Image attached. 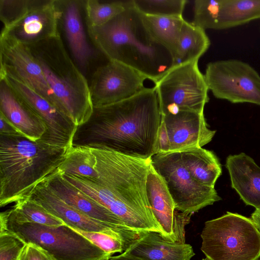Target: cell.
<instances>
[{
  "label": "cell",
  "instance_id": "cell-1",
  "mask_svg": "<svg viewBox=\"0 0 260 260\" xmlns=\"http://www.w3.org/2000/svg\"><path fill=\"white\" fill-rule=\"evenodd\" d=\"M162 119L154 87L111 105L93 108L91 116L77 126L72 146L111 150L148 159L157 153Z\"/></svg>",
  "mask_w": 260,
  "mask_h": 260
},
{
  "label": "cell",
  "instance_id": "cell-2",
  "mask_svg": "<svg viewBox=\"0 0 260 260\" xmlns=\"http://www.w3.org/2000/svg\"><path fill=\"white\" fill-rule=\"evenodd\" d=\"M91 150L96 158L95 169L99 179L69 174L63 175L64 178L132 230L161 234L147 194L151 158H140L104 149Z\"/></svg>",
  "mask_w": 260,
  "mask_h": 260
},
{
  "label": "cell",
  "instance_id": "cell-3",
  "mask_svg": "<svg viewBox=\"0 0 260 260\" xmlns=\"http://www.w3.org/2000/svg\"><path fill=\"white\" fill-rule=\"evenodd\" d=\"M87 27L92 41L107 59L134 69L154 83L175 66L172 54L150 34L133 0L106 24Z\"/></svg>",
  "mask_w": 260,
  "mask_h": 260
},
{
  "label": "cell",
  "instance_id": "cell-4",
  "mask_svg": "<svg viewBox=\"0 0 260 260\" xmlns=\"http://www.w3.org/2000/svg\"><path fill=\"white\" fill-rule=\"evenodd\" d=\"M71 148L0 135V206L28 197L57 171Z\"/></svg>",
  "mask_w": 260,
  "mask_h": 260
},
{
  "label": "cell",
  "instance_id": "cell-5",
  "mask_svg": "<svg viewBox=\"0 0 260 260\" xmlns=\"http://www.w3.org/2000/svg\"><path fill=\"white\" fill-rule=\"evenodd\" d=\"M28 47L62 112L77 126L87 122L93 111L89 84L69 56L60 37Z\"/></svg>",
  "mask_w": 260,
  "mask_h": 260
},
{
  "label": "cell",
  "instance_id": "cell-6",
  "mask_svg": "<svg viewBox=\"0 0 260 260\" xmlns=\"http://www.w3.org/2000/svg\"><path fill=\"white\" fill-rule=\"evenodd\" d=\"M201 249L210 260H254L260 255V231L254 221L227 212L207 221Z\"/></svg>",
  "mask_w": 260,
  "mask_h": 260
},
{
  "label": "cell",
  "instance_id": "cell-7",
  "mask_svg": "<svg viewBox=\"0 0 260 260\" xmlns=\"http://www.w3.org/2000/svg\"><path fill=\"white\" fill-rule=\"evenodd\" d=\"M5 230L14 233L26 244L39 246L52 260H102L111 257L66 224L48 226L18 223L0 215V231Z\"/></svg>",
  "mask_w": 260,
  "mask_h": 260
},
{
  "label": "cell",
  "instance_id": "cell-8",
  "mask_svg": "<svg viewBox=\"0 0 260 260\" xmlns=\"http://www.w3.org/2000/svg\"><path fill=\"white\" fill-rule=\"evenodd\" d=\"M154 84L161 115L180 111L204 113L209 100L198 61L175 66Z\"/></svg>",
  "mask_w": 260,
  "mask_h": 260
},
{
  "label": "cell",
  "instance_id": "cell-9",
  "mask_svg": "<svg viewBox=\"0 0 260 260\" xmlns=\"http://www.w3.org/2000/svg\"><path fill=\"white\" fill-rule=\"evenodd\" d=\"M151 165L164 180L175 209L187 215L198 212L221 199L214 187L196 180L184 166L179 151L158 152Z\"/></svg>",
  "mask_w": 260,
  "mask_h": 260
},
{
  "label": "cell",
  "instance_id": "cell-10",
  "mask_svg": "<svg viewBox=\"0 0 260 260\" xmlns=\"http://www.w3.org/2000/svg\"><path fill=\"white\" fill-rule=\"evenodd\" d=\"M204 75L216 98L260 106V75L247 63L237 59L210 62Z\"/></svg>",
  "mask_w": 260,
  "mask_h": 260
},
{
  "label": "cell",
  "instance_id": "cell-11",
  "mask_svg": "<svg viewBox=\"0 0 260 260\" xmlns=\"http://www.w3.org/2000/svg\"><path fill=\"white\" fill-rule=\"evenodd\" d=\"M0 80L5 81L43 121L47 132L41 139L67 148L72 147V140L77 126L71 120L2 65L0 68Z\"/></svg>",
  "mask_w": 260,
  "mask_h": 260
},
{
  "label": "cell",
  "instance_id": "cell-12",
  "mask_svg": "<svg viewBox=\"0 0 260 260\" xmlns=\"http://www.w3.org/2000/svg\"><path fill=\"white\" fill-rule=\"evenodd\" d=\"M147 79L134 69L110 60L94 71L89 85L93 108L115 104L137 94Z\"/></svg>",
  "mask_w": 260,
  "mask_h": 260
},
{
  "label": "cell",
  "instance_id": "cell-13",
  "mask_svg": "<svg viewBox=\"0 0 260 260\" xmlns=\"http://www.w3.org/2000/svg\"><path fill=\"white\" fill-rule=\"evenodd\" d=\"M61 18L59 1H31L25 12L2 31L29 46L60 37L58 25Z\"/></svg>",
  "mask_w": 260,
  "mask_h": 260
},
{
  "label": "cell",
  "instance_id": "cell-14",
  "mask_svg": "<svg viewBox=\"0 0 260 260\" xmlns=\"http://www.w3.org/2000/svg\"><path fill=\"white\" fill-rule=\"evenodd\" d=\"M0 61L1 65L13 73L62 113L29 47L3 31L0 36Z\"/></svg>",
  "mask_w": 260,
  "mask_h": 260
},
{
  "label": "cell",
  "instance_id": "cell-15",
  "mask_svg": "<svg viewBox=\"0 0 260 260\" xmlns=\"http://www.w3.org/2000/svg\"><path fill=\"white\" fill-rule=\"evenodd\" d=\"M28 197L41 204L50 213L73 229L119 237L130 245L141 233L121 230L88 217L59 199L44 181L34 188Z\"/></svg>",
  "mask_w": 260,
  "mask_h": 260
},
{
  "label": "cell",
  "instance_id": "cell-16",
  "mask_svg": "<svg viewBox=\"0 0 260 260\" xmlns=\"http://www.w3.org/2000/svg\"><path fill=\"white\" fill-rule=\"evenodd\" d=\"M147 198L161 235L172 241L184 242L185 215L178 213L173 200L161 176L150 165L146 182Z\"/></svg>",
  "mask_w": 260,
  "mask_h": 260
},
{
  "label": "cell",
  "instance_id": "cell-17",
  "mask_svg": "<svg viewBox=\"0 0 260 260\" xmlns=\"http://www.w3.org/2000/svg\"><path fill=\"white\" fill-rule=\"evenodd\" d=\"M161 115L169 134L170 151L202 147L211 141L216 133L209 128L204 113L180 111Z\"/></svg>",
  "mask_w": 260,
  "mask_h": 260
},
{
  "label": "cell",
  "instance_id": "cell-18",
  "mask_svg": "<svg viewBox=\"0 0 260 260\" xmlns=\"http://www.w3.org/2000/svg\"><path fill=\"white\" fill-rule=\"evenodd\" d=\"M44 182L59 199L88 217L121 230L134 231L107 208L67 181L58 170Z\"/></svg>",
  "mask_w": 260,
  "mask_h": 260
},
{
  "label": "cell",
  "instance_id": "cell-19",
  "mask_svg": "<svg viewBox=\"0 0 260 260\" xmlns=\"http://www.w3.org/2000/svg\"><path fill=\"white\" fill-rule=\"evenodd\" d=\"M0 114L31 140L42 139L47 132L41 118L3 80H0Z\"/></svg>",
  "mask_w": 260,
  "mask_h": 260
},
{
  "label": "cell",
  "instance_id": "cell-20",
  "mask_svg": "<svg viewBox=\"0 0 260 260\" xmlns=\"http://www.w3.org/2000/svg\"><path fill=\"white\" fill-rule=\"evenodd\" d=\"M123 253L144 260H190L194 255L190 245L153 231L142 232Z\"/></svg>",
  "mask_w": 260,
  "mask_h": 260
},
{
  "label": "cell",
  "instance_id": "cell-21",
  "mask_svg": "<svg viewBox=\"0 0 260 260\" xmlns=\"http://www.w3.org/2000/svg\"><path fill=\"white\" fill-rule=\"evenodd\" d=\"M231 186L247 205L260 209V167L242 152L230 155L226 159Z\"/></svg>",
  "mask_w": 260,
  "mask_h": 260
},
{
  "label": "cell",
  "instance_id": "cell-22",
  "mask_svg": "<svg viewBox=\"0 0 260 260\" xmlns=\"http://www.w3.org/2000/svg\"><path fill=\"white\" fill-rule=\"evenodd\" d=\"M64 32L72 53L78 64L85 68L92 55L76 1H59Z\"/></svg>",
  "mask_w": 260,
  "mask_h": 260
},
{
  "label": "cell",
  "instance_id": "cell-23",
  "mask_svg": "<svg viewBox=\"0 0 260 260\" xmlns=\"http://www.w3.org/2000/svg\"><path fill=\"white\" fill-rule=\"evenodd\" d=\"M179 152L191 176L202 184L214 187L222 173L221 164L214 153L202 147H192Z\"/></svg>",
  "mask_w": 260,
  "mask_h": 260
},
{
  "label": "cell",
  "instance_id": "cell-24",
  "mask_svg": "<svg viewBox=\"0 0 260 260\" xmlns=\"http://www.w3.org/2000/svg\"><path fill=\"white\" fill-rule=\"evenodd\" d=\"M210 45V41L205 30L184 20L175 56V66L198 61Z\"/></svg>",
  "mask_w": 260,
  "mask_h": 260
},
{
  "label": "cell",
  "instance_id": "cell-25",
  "mask_svg": "<svg viewBox=\"0 0 260 260\" xmlns=\"http://www.w3.org/2000/svg\"><path fill=\"white\" fill-rule=\"evenodd\" d=\"M260 19V0H220L215 29H224Z\"/></svg>",
  "mask_w": 260,
  "mask_h": 260
},
{
  "label": "cell",
  "instance_id": "cell-26",
  "mask_svg": "<svg viewBox=\"0 0 260 260\" xmlns=\"http://www.w3.org/2000/svg\"><path fill=\"white\" fill-rule=\"evenodd\" d=\"M1 215L8 221L18 223H35L48 226L64 224L30 197L19 200L12 209L1 212Z\"/></svg>",
  "mask_w": 260,
  "mask_h": 260
},
{
  "label": "cell",
  "instance_id": "cell-27",
  "mask_svg": "<svg viewBox=\"0 0 260 260\" xmlns=\"http://www.w3.org/2000/svg\"><path fill=\"white\" fill-rule=\"evenodd\" d=\"M142 17L150 34L171 53L175 61L179 39L185 20L182 17H161L143 14Z\"/></svg>",
  "mask_w": 260,
  "mask_h": 260
},
{
  "label": "cell",
  "instance_id": "cell-28",
  "mask_svg": "<svg viewBox=\"0 0 260 260\" xmlns=\"http://www.w3.org/2000/svg\"><path fill=\"white\" fill-rule=\"evenodd\" d=\"M95 164L96 158L91 148L72 146L57 170L62 174L98 179L99 175L95 169Z\"/></svg>",
  "mask_w": 260,
  "mask_h": 260
},
{
  "label": "cell",
  "instance_id": "cell-29",
  "mask_svg": "<svg viewBox=\"0 0 260 260\" xmlns=\"http://www.w3.org/2000/svg\"><path fill=\"white\" fill-rule=\"evenodd\" d=\"M131 1L102 2L98 0L85 2L87 27L102 26L123 11Z\"/></svg>",
  "mask_w": 260,
  "mask_h": 260
},
{
  "label": "cell",
  "instance_id": "cell-30",
  "mask_svg": "<svg viewBox=\"0 0 260 260\" xmlns=\"http://www.w3.org/2000/svg\"><path fill=\"white\" fill-rule=\"evenodd\" d=\"M185 0H133L142 14L161 17H182Z\"/></svg>",
  "mask_w": 260,
  "mask_h": 260
},
{
  "label": "cell",
  "instance_id": "cell-31",
  "mask_svg": "<svg viewBox=\"0 0 260 260\" xmlns=\"http://www.w3.org/2000/svg\"><path fill=\"white\" fill-rule=\"evenodd\" d=\"M220 0H196L193 4V24L204 30L215 29Z\"/></svg>",
  "mask_w": 260,
  "mask_h": 260
},
{
  "label": "cell",
  "instance_id": "cell-32",
  "mask_svg": "<svg viewBox=\"0 0 260 260\" xmlns=\"http://www.w3.org/2000/svg\"><path fill=\"white\" fill-rule=\"evenodd\" d=\"M72 229L111 256L115 253H123L130 245L129 243L119 237L103 233Z\"/></svg>",
  "mask_w": 260,
  "mask_h": 260
},
{
  "label": "cell",
  "instance_id": "cell-33",
  "mask_svg": "<svg viewBox=\"0 0 260 260\" xmlns=\"http://www.w3.org/2000/svg\"><path fill=\"white\" fill-rule=\"evenodd\" d=\"M25 245L14 233L0 231V260H18Z\"/></svg>",
  "mask_w": 260,
  "mask_h": 260
},
{
  "label": "cell",
  "instance_id": "cell-34",
  "mask_svg": "<svg viewBox=\"0 0 260 260\" xmlns=\"http://www.w3.org/2000/svg\"><path fill=\"white\" fill-rule=\"evenodd\" d=\"M31 3L30 0H0V18L4 27H7L27 10Z\"/></svg>",
  "mask_w": 260,
  "mask_h": 260
},
{
  "label": "cell",
  "instance_id": "cell-35",
  "mask_svg": "<svg viewBox=\"0 0 260 260\" xmlns=\"http://www.w3.org/2000/svg\"><path fill=\"white\" fill-rule=\"evenodd\" d=\"M18 260H52L49 254L39 246L27 243L24 246Z\"/></svg>",
  "mask_w": 260,
  "mask_h": 260
},
{
  "label": "cell",
  "instance_id": "cell-36",
  "mask_svg": "<svg viewBox=\"0 0 260 260\" xmlns=\"http://www.w3.org/2000/svg\"><path fill=\"white\" fill-rule=\"evenodd\" d=\"M170 150V142L166 125L161 119L157 139V153L167 152Z\"/></svg>",
  "mask_w": 260,
  "mask_h": 260
},
{
  "label": "cell",
  "instance_id": "cell-37",
  "mask_svg": "<svg viewBox=\"0 0 260 260\" xmlns=\"http://www.w3.org/2000/svg\"><path fill=\"white\" fill-rule=\"evenodd\" d=\"M0 135H22L5 117L0 114Z\"/></svg>",
  "mask_w": 260,
  "mask_h": 260
},
{
  "label": "cell",
  "instance_id": "cell-38",
  "mask_svg": "<svg viewBox=\"0 0 260 260\" xmlns=\"http://www.w3.org/2000/svg\"><path fill=\"white\" fill-rule=\"evenodd\" d=\"M109 260H144L143 259L134 256L127 255L122 253L121 254L111 256Z\"/></svg>",
  "mask_w": 260,
  "mask_h": 260
},
{
  "label": "cell",
  "instance_id": "cell-39",
  "mask_svg": "<svg viewBox=\"0 0 260 260\" xmlns=\"http://www.w3.org/2000/svg\"><path fill=\"white\" fill-rule=\"evenodd\" d=\"M251 218L254 221L260 231V209H255L251 215Z\"/></svg>",
  "mask_w": 260,
  "mask_h": 260
},
{
  "label": "cell",
  "instance_id": "cell-40",
  "mask_svg": "<svg viewBox=\"0 0 260 260\" xmlns=\"http://www.w3.org/2000/svg\"><path fill=\"white\" fill-rule=\"evenodd\" d=\"M254 260H260V255Z\"/></svg>",
  "mask_w": 260,
  "mask_h": 260
},
{
  "label": "cell",
  "instance_id": "cell-41",
  "mask_svg": "<svg viewBox=\"0 0 260 260\" xmlns=\"http://www.w3.org/2000/svg\"><path fill=\"white\" fill-rule=\"evenodd\" d=\"M202 260H210V259H209V258L206 257L205 258H203Z\"/></svg>",
  "mask_w": 260,
  "mask_h": 260
},
{
  "label": "cell",
  "instance_id": "cell-42",
  "mask_svg": "<svg viewBox=\"0 0 260 260\" xmlns=\"http://www.w3.org/2000/svg\"><path fill=\"white\" fill-rule=\"evenodd\" d=\"M110 258V257H109ZM109 258H106L102 260H109Z\"/></svg>",
  "mask_w": 260,
  "mask_h": 260
}]
</instances>
